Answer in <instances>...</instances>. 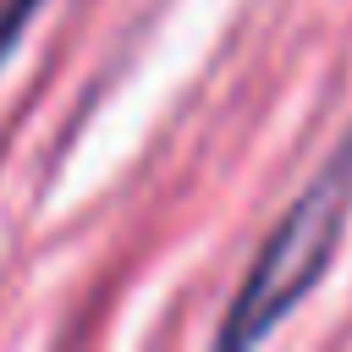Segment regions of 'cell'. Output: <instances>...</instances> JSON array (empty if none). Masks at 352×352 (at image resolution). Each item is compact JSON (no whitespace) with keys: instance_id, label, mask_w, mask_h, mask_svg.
Masks as SVG:
<instances>
[{"instance_id":"1","label":"cell","mask_w":352,"mask_h":352,"mask_svg":"<svg viewBox=\"0 0 352 352\" xmlns=\"http://www.w3.org/2000/svg\"><path fill=\"white\" fill-rule=\"evenodd\" d=\"M346 209H352V143L314 176V187L286 209V220L258 248V258L231 302V319L220 324V346H248V341L270 336L286 319V308H297V297L324 275V264L341 242Z\"/></svg>"},{"instance_id":"2","label":"cell","mask_w":352,"mask_h":352,"mask_svg":"<svg viewBox=\"0 0 352 352\" xmlns=\"http://www.w3.org/2000/svg\"><path fill=\"white\" fill-rule=\"evenodd\" d=\"M33 11H38V0H0V60L16 44V33L33 22Z\"/></svg>"}]
</instances>
